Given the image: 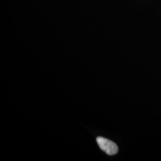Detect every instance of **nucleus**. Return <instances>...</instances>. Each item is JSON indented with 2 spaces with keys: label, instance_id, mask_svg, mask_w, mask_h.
<instances>
[{
  "label": "nucleus",
  "instance_id": "nucleus-1",
  "mask_svg": "<svg viewBox=\"0 0 161 161\" xmlns=\"http://www.w3.org/2000/svg\"><path fill=\"white\" fill-rule=\"evenodd\" d=\"M96 140L100 148L108 155H114L118 153V147L112 141L102 137H98Z\"/></svg>",
  "mask_w": 161,
  "mask_h": 161
}]
</instances>
